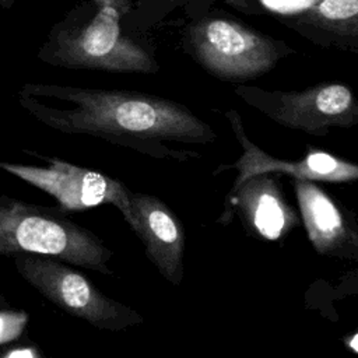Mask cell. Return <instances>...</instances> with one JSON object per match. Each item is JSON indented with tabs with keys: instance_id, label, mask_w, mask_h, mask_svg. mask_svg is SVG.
<instances>
[{
	"instance_id": "obj_1",
	"label": "cell",
	"mask_w": 358,
	"mask_h": 358,
	"mask_svg": "<svg viewBox=\"0 0 358 358\" xmlns=\"http://www.w3.org/2000/svg\"><path fill=\"white\" fill-rule=\"evenodd\" d=\"M17 99L34 119L53 130L101 137L152 157H197L172 151L161 141L208 144L217 138L210 124L186 106L136 91L27 83Z\"/></svg>"
},
{
	"instance_id": "obj_2",
	"label": "cell",
	"mask_w": 358,
	"mask_h": 358,
	"mask_svg": "<svg viewBox=\"0 0 358 358\" xmlns=\"http://www.w3.org/2000/svg\"><path fill=\"white\" fill-rule=\"evenodd\" d=\"M133 0H81L49 31L38 59L66 69L157 73L159 66L124 20Z\"/></svg>"
},
{
	"instance_id": "obj_3",
	"label": "cell",
	"mask_w": 358,
	"mask_h": 358,
	"mask_svg": "<svg viewBox=\"0 0 358 358\" xmlns=\"http://www.w3.org/2000/svg\"><path fill=\"white\" fill-rule=\"evenodd\" d=\"M35 253L112 274L113 252L90 229L69 220L62 208L0 196V255Z\"/></svg>"
},
{
	"instance_id": "obj_4",
	"label": "cell",
	"mask_w": 358,
	"mask_h": 358,
	"mask_svg": "<svg viewBox=\"0 0 358 358\" xmlns=\"http://www.w3.org/2000/svg\"><path fill=\"white\" fill-rule=\"evenodd\" d=\"M182 45L183 50L210 74L234 83L256 78L294 53L284 41L211 8L187 18Z\"/></svg>"
},
{
	"instance_id": "obj_5",
	"label": "cell",
	"mask_w": 358,
	"mask_h": 358,
	"mask_svg": "<svg viewBox=\"0 0 358 358\" xmlns=\"http://www.w3.org/2000/svg\"><path fill=\"white\" fill-rule=\"evenodd\" d=\"M13 257L18 274L70 316L112 331L144 322L137 310L106 296L90 278L59 259L35 253H17Z\"/></svg>"
},
{
	"instance_id": "obj_6",
	"label": "cell",
	"mask_w": 358,
	"mask_h": 358,
	"mask_svg": "<svg viewBox=\"0 0 358 358\" xmlns=\"http://www.w3.org/2000/svg\"><path fill=\"white\" fill-rule=\"evenodd\" d=\"M235 94L281 126L313 136L358 124V98L344 84H319L302 91H268L238 85Z\"/></svg>"
},
{
	"instance_id": "obj_7",
	"label": "cell",
	"mask_w": 358,
	"mask_h": 358,
	"mask_svg": "<svg viewBox=\"0 0 358 358\" xmlns=\"http://www.w3.org/2000/svg\"><path fill=\"white\" fill-rule=\"evenodd\" d=\"M45 159L43 166L0 162V169L50 194L66 213L112 204L124 220L129 217L130 190L122 182L59 158Z\"/></svg>"
},
{
	"instance_id": "obj_8",
	"label": "cell",
	"mask_w": 358,
	"mask_h": 358,
	"mask_svg": "<svg viewBox=\"0 0 358 358\" xmlns=\"http://www.w3.org/2000/svg\"><path fill=\"white\" fill-rule=\"evenodd\" d=\"M145 248L147 257L173 285L183 280L185 229L173 211L158 197L130 190V213L124 220Z\"/></svg>"
},
{
	"instance_id": "obj_9",
	"label": "cell",
	"mask_w": 358,
	"mask_h": 358,
	"mask_svg": "<svg viewBox=\"0 0 358 358\" xmlns=\"http://www.w3.org/2000/svg\"><path fill=\"white\" fill-rule=\"evenodd\" d=\"M229 124L234 130L236 140L242 147V155L231 165L236 169L238 175L231 189L236 187L246 178L256 173H284L292 176V179H308V180H323V182H351L358 180V164L348 162L333 154L309 150V152L296 161L281 159L268 155L250 141L243 130L242 120L235 109L225 112Z\"/></svg>"
},
{
	"instance_id": "obj_10",
	"label": "cell",
	"mask_w": 358,
	"mask_h": 358,
	"mask_svg": "<svg viewBox=\"0 0 358 358\" xmlns=\"http://www.w3.org/2000/svg\"><path fill=\"white\" fill-rule=\"evenodd\" d=\"M308 239L319 255L358 262V221L315 180L294 179Z\"/></svg>"
},
{
	"instance_id": "obj_11",
	"label": "cell",
	"mask_w": 358,
	"mask_h": 358,
	"mask_svg": "<svg viewBox=\"0 0 358 358\" xmlns=\"http://www.w3.org/2000/svg\"><path fill=\"white\" fill-rule=\"evenodd\" d=\"M235 210L250 234L267 241L285 236L298 224L295 211L271 172L252 175L231 189L218 221L229 224Z\"/></svg>"
},
{
	"instance_id": "obj_12",
	"label": "cell",
	"mask_w": 358,
	"mask_h": 358,
	"mask_svg": "<svg viewBox=\"0 0 358 358\" xmlns=\"http://www.w3.org/2000/svg\"><path fill=\"white\" fill-rule=\"evenodd\" d=\"M281 22L315 43L358 52V0H319Z\"/></svg>"
},
{
	"instance_id": "obj_13",
	"label": "cell",
	"mask_w": 358,
	"mask_h": 358,
	"mask_svg": "<svg viewBox=\"0 0 358 358\" xmlns=\"http://www.w3.org/2000/svg\"><path fill=\"white\" fill-rule=\"evenodd\" d=\"M231 8L248 14V15H268L278 21L295 17L319 0H222ZM215 0H190L180 11L187 17L193 18L204 14L211 8Z\"/></svg>"
},
{
	"instance_id": "obj_14",
	"label": "cell",
	"mask_w": 358,
	"mask_h": 358,
	"mask_svg": "<svg viewBox=\"0 0 358 358\" xmlns=\"http://www.w3.org/2000/svg\"><path fill=\"white\" fill-rule=\"evenodd\" d=\"M190 0H137L124 20L126 27L143 34L165 21L172 13L180 11Z\"/></svg>"
},
{
	"instance_id": "obj_15",
	"label": "cell",
	"mask_w": 358,
	"mask_h": 358,
	"mask_svg": "<svg viewBox=\"0 0 358 358\" xmlns=\"http://www.w3.org/2000/svg\"><path fill=\"white\" fill-rule=\"evenodd\" d=\"M28 323L25 310L0 305V345L21 337Z\"/></svg>"
},
{
	"instance_id": "obj_16",
	"label": "cell",
	"mask_w": 358,
	"mask_h": 358,
	"mask_svg": "<svg viewBox=\"0 0 358 358\" xmlns=\"http://www.w3.org/2000/svg\"><path fill=\"white\" fill-rule=\"evenodd\" d=\"M3 358H38L41 352L35 345H17L14 348H8L1 354Z\"/></svg>"
},
{
	"instance_id": "obj_17",
	"label": "cell",
	"mask_w": 358,
	"mask_h": 358,
	"mask_svg": "<svg viewBox=\"0 0 358 358\" xmlns=\"http://www.w3.org/2000/svg\"><path fill=\"white\" fill-rule=\"evenodd\" d=\"M15 0H0V6L4 8H11L14 6Z\"/></svg>"
}]
</instances>
